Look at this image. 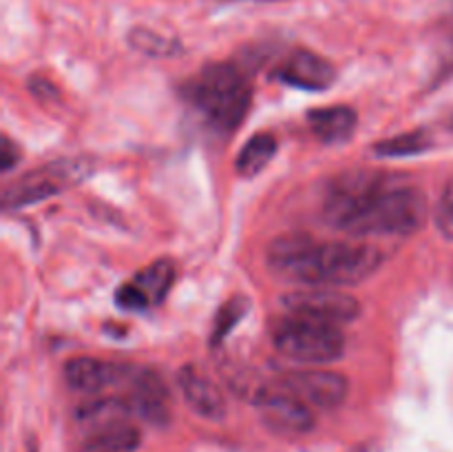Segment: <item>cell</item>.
Returning <instances> with one entry per match:
<instances>
[{"label":"cell","instance_id":"cell-17","mask_svg":"<svg viewBox=\"0 0 453 452\" xmlns=\"http://www.w3.org/2000/svg\"><path fill=\"white\" fill-rule=\"evenodd\" d=\"M142 443L140 430L133 424H119L115 428L97 433L84 439V452H133Z\"/></svg>","mask_w":453,"mask_h":452},{"label":"cell","instance_id":"cell-19","mask_svg":"<svg viewBox=\"0 0 453 452\" xmlns=\"http://www.w3.org/2000/svg\"><path fill=\"white\" fill-rule=\"evenodd\" d=\"M429 146H432V142H429L427 133L411 131L379 142V144L374 146V151L380 158H405V155L420 153V151L429 149Z\"/></svg>","mask_w":453,"mask_h":452},{"label":"cell","instance_id":"cell-10","mask_svg":"<svg viewBox=\"0 0 453 452\" xmlns=\"http://www.w3.org/2000/svg\"><path fill=\"white\" fill-rule=\"evenodd\" d=\"M128 381H131L128 403L133 415L150 425H166L171 421V397L162 377L149 368H142L131 372Z\"/></svg>","mask_w":453,"mask_h":452},{"label":"cell","instance_id":"cell-5","mask_svg":"<svg viewBox=\"0 0 453 452\" xmlns=\"http://www.w3.org/2000/svg\"><path fill=\"white\" fill-rule=\"evenodd\" d=\"M91 173L93 162L87 158H66L42 164V167L25 173L22 177L13 180L12 184L4 186L3 208L16 211V208L42 202V199L53 198V195L65 193L66 189H73L80 182L87 180Z\"/></svg>","mask_w":453,"mask_h":452},{"label":"cell","instance_id":"cell-21","mask_svg":"<svg viewBox=\"0 0 453 452\" xmlns=\"http://www.w3.org/2000/svg\"><path fill=\"white\" fill-rule=\"evenodd\" d=\"M434 222L447 239H453V180L445 186L436 208H434Z\"/></svg>","mask_w":453,"mask_h":452},{"label":"cell","instance_id":"cell-8","mask_svg":"<svg viewBox=\"0 0 453 452\" xmlns=\"http://www.w3.org/2000/svg\"><path fill=\"white\" fill-rule=\"evenodd\" d=\"M175 264L171 260H155L144 270L135 275L131 282L122 284L115 292V304L124 310L142 313L153 306L162 304L164 297L175 284Z\"/></svg>","mask_w":453,"mask_h":452},{"label":"cell","instance_id":"cell-3","mask_svg":"<svg viewBox=\"0 0 453 452\" xmlns=\"http://www.w3.org/2000/svg\"><path fill=\"white\" fill-rule=\"evenodd\" d=\"M250 84L239 66L215 62L188 84V100L217 131H234L250 109Z\"/></svg>","mask_w":453,"mask_h":452},{"label":"cell","instance_id":"cell-11","mask_svg":"<svg viewBox=\"0 0 453 452\" xmlns=\"http://www.w3.org/2000/svg\"><path fill=\"white\" fill-rule=\"evenodd\" d=\"M177 386L184 397L186 406L195 415L208 421H221L226 417V399L219 386L208 375H203L197 366H184L177 372Z\"/></svg>","mask_w":453,"mask_h":452},{"label":"cell","instance_id":"cell-1","mask_svg":"<svg viewBox=\"0 0 453 452\" xmlns=\"http://www.w3.org/2000/svg\"><path fill=\"white\" fill-rule=\"evenodd\" d=\"M326 220L349 235H411L427 220V199L416 186L379 173H349L327 193Z\"/></svg>","mask_w":453,"mask_h":452},{"label":"cell","instance_id":"cell-14","mask_svg":"<svg viewBox=\"0 0 453 452\" xmlns=\"http://www.w3.org/2000/svg\"><path fill=\"white\" fill-rule=\"evenodd\" d=\"M133 415L128 399L122 397H96L84 401L75 410V424L84 433V439L93 437L97 433L115 428L119 424H127Z\"/></svg>","mask_w":453,"mask_h":452},{"label":"cell","instance_id":"cell-16","mask_svg":"<svg viewBox=\"0 0 453 452\" xmlns=\"http://www.w3.org/2000/svg\"><path fill=\"white\" fill-rule=\"evenodd\" d=\"M274 153H277V140L270 133H257L242 146L234 168L242 177H255L273 162Z\"/></svg>","mask_w":453,"mask_h":452},{"label":"cell","instance_id":"cell-18","mask_svg":"<svg viewBox=\"0 0 453 452\" xmlns=\"http://www.w3.org/2000/svg\"><path fill=\"white\" fill-rule=\"evenodd\" d=\"M128 44H131L135 51L146 53V56L153 58H168L181 51L180 43H177L175 38H168V35L157 34V31L146 29V27H135V29L128 34Z\"/></svg>","mask_w":453,"mask_h":452},{"label":"cell","instance_id":"cell-4","mask_svg":"<svg viewBox=\"0 0 453 452\" xmlns=\"http://www.w3.org/2000/svg\"><path fill=\"white\" fill-rule=\"evenodd\" d=\"M274 348L296 363L321 366L343 357L345 337L339 326L312 322V319L288 317L273 328Z\"/></svg>","mask_w":453,"mask_h":452},{"label":"cell","instance_id":"cell-9","mask_svg":"<svg viewBox=\"0 0 453 452\" xmlns=\"http://www.w3.org/2000/svg\"><path fill=\"white\" fill-rule=\"evenodd\" d=\"M281 384L296 397L303 399L308 406L319 408V410L339 408L349 393L348 377L336 370H319V368L286 372L281 377Z\"/></svg>","mask_w":453,"mask_h":452},{"label":"cell","instance_id":"cell-20","mask_svg":"<svg viewBox=\"0 0 453 452\" xmlns=\"http://www.w3.org/2000/svg\"><path fill=\"white\" fill-rule=\"evenodd\" d=\"M248 308H250V301H248L246 297H242V295H237V297H233L230 301H226V304L221 306L219 313H217V317H215V326H212L211 344L219 346L221 341H224L226 337L233 332V328L237 326L239 322H242L243 315L248 313Z\"/></svg>","mask_w":453,"mask_h":452},{"label":"cell","instance_id":"cell-15","mask_svg":"<svg viewBox=\"0 0 453 452\" xmlns=\"http://www.w3.org/2000/svg\"><path fill=\"white\" fill-rule=\"evenodd\" d=\"M357 111L348 105L323 106L308 113L310 131L326 144H339L348 140L357 131Z\"/></svg>","mask_w":453,"mask_h":452},{"label":"cell","instance_id":"cell-22","mask_svg":"<svg viewBox=\"0 0 453 452\" xmlns=\"http://www.w3.org/2000/svg\"><path fill=\"white\" fill-rule=\"evenodd\" d=\"M18 160H20V151H18V146L13 144L12 137L4 136L3 149H0V168H3L4 173H9L13 167H16Z\"/></svg>","mask_w":453,"mask_h":452},{"label":"cell","instance_id":"cell-7","mask_svg":"<svg viewBox=\"0 0 453 452\" xmlns=\"http://www.w3.org/2000/svg\"><path fill=\"white\" fill-rule=\"evenodd\" d=\"M283 306L292 317L312 319V322L341 326L349 323L361 315V304L357 297L330 288H312V291H296L283 297Z\"/></svg>","mask_w":453,"mask_h":452},{"label":"cell","instance_id":"cell-6","mask_svg":"<svg viewBox=\"0 0 453 452\" xmlns=\"http://www.w3.org/2000/svg\"><path fill=\"white\" fill-rule=\"evenodd\" d=\"M252 406L259 412L261 421L277 434L299 437L312 433L317 425L312 406H308L283 384L257 388L252 393Z\"/></svg>","mask_w":453,"mask_h":452},{"label":"cell","instance_id":"cell-2","mask_svg":"<svg viewBox=\"0 0 453 452\" xmlns=\"http://www.w3.org/2000/svg\"><path fill=\"white\" fill-rule=\"evenodd\" d=\"M270 270L288 282L312 288L361 284L383 266L385 255L367 244L317 242L308 235H283L265 253Z\"/></svg>","mask_w":453,"mask_h":452},{"label":"cell","instance_id":"cell-12","mask_svg":"<svg viewBox=\"0 0 453 452\" xmlns=\"http://www.w3.org/2000/svg\"><path fill=\"white\" fill-rule=\"evenodd\" d=\"M277 75L286 84L303 89V91H326L334 82L336 69L330 60L319 53L299 49L286 58V62L279 66Z\"/></svg>","mask_w":453,"mask_h":452},{"label":"cell","instance_id":"cell-13","mask_svg":"<svg viewBox=\"0 0 453 452\" xmlns=\"http://www.w3.org/2000/svg\"><path fill=\"white\" fill-rule=\"evenodd\" d=\"M131 372L111 362L96 357L69 359L65 366V379L73 390L84 394H102L111 386L119 384Z\"/></svg>","mask_w":453,"mask_h":452}]
</instances>
